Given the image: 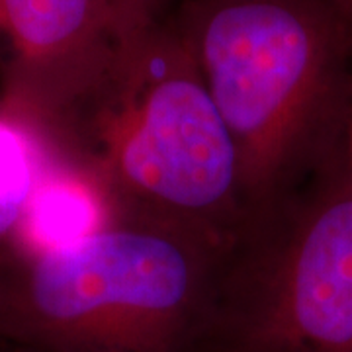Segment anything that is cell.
Listing matches in <instances>:
<instances>
[{"instance_id":"obj_1","label":"cell","mask_w":352,"mask_h":352,"mask_svg":"<svg viewBox=\"0 0 352 352\" xmlns=\"http://www.w3.org/2000/svg\"><path fill=\"white\" fill-rule=\"evenodd\" d=\"M61 149L100 180L120 217L229 251L251 229L235 143L173 22L126 32Z\"/></svg>"},{"instance_id":"obj_2","label":"cell","mask_w":352,"mask_h":352,"mask_svg":"<svg viewBox=\"0 0 352 352\" xmlns=\"http://www.w3.org/2000/svg\"><path fill=\"white\" fill-rule=\"evenodd\" d=\"M173 25L235 143L252 229L337 151L352 24L329 0H184Z\"/></svg>"},{"instance_id":"obj_3","label":"cell","mask_w":352,"mask_h":352,"mask_svg":"<svg viewBox=\"0 0 352 352\" xmlns=\"http://www.w3.org/2000/svg\"><path fill=\"white\" fill-rule=\"evenodd\" d=\"M231 252L120 217L65 251L0 256V339L25 352H201Z\"/></svg>"},{"instance_id":"obj_4","label":"cell","mask_w":352,"mask_h":352,"mask_svg":"<svg viewBox=\"0 0 352 352\" xmlns=\"http://www.w3.org/2000/svg\"><path fill=\"white\" fill-rule=\"evenodd\" d=\"M201 352H352V180L339 153L233 249Z\"/></svg>"},{"instance_id":"obj_5","label":"cell","mask_w":352,"mask_h":352,"mask_svg":"<svg viewBox=\"0 0 352 352\" xmlns=\"http://www.w3.org/2000/svg\"><path fill=\"white\" fill-rule=\"evenodd\" d=\"M124 36L108 0H0V100L61 149L65 129L110 71Z\"/></svg>"},{"instance_id":"obj_6","label":"cell","mask_w":352,"mask_h":352,"mask_svg":"<svg viewBox=\"0 0 352 352\" xmlns=\"http://www.w3.org/2000/svg\"><path fill=\"white\" fill-rule=\"evenodd\" d=\"M120 219L110 194L85 164L61 155L39 180L0 256H41L76 247Z\"/></svg>"},{"instance_id":"obj_7","label":"cell","mask_w":352,"mask_h":352,"mask_svg":"<svg viewBox=\"0 0 352 352\" xmlns=\"http://www.w3.org/2000/svg\"><path fill=\"white\" fill-rule=\"evenodd\" d=\"M61 155L43 127L0 100V252L12 239L39 180Z\"/></svg>"},{"instance_id":"obj_8","label":"cell","mask_w":352,"mask_h":352,"mask_svg":"<svg viewBox=\"0 0 352 352\" xmlns=\"http://www.w3.org/2000/svg\"><path fill=\"white\" fill-rule=\"evenodd\" d=\"M126 32L139 30L159 20V12L168 0H108Z\"/></svg>"},{"instance_id":"obj_9","label":"cell","mask_w":352,"mask_h":352,"mask_svg":"<svg viewBox=\"0 0 352 352\" xmlns=\"http://www.w3.org/2000/svg\"><path fill=\"white\" fill-rule=\"evenodd\" d=\"M337 153L346 175L352 180V85L349 90V98H346V106H344V113H342V122H340V135L339 145H337Z\"/></svg>"},{"instance_id":"obj_10","label":"cell","mask_w":352,"mask_h":352,"mask_svg":"<svg viewBox=\"0 0 352 352\" xmlns=\"http://www.w3.org/2000/svg\"><path fill=\"white\" fill-rule=\"evenodd\" d=\"M329 2L352 24V0H329Z\"/></svg>"}]
</instances>
